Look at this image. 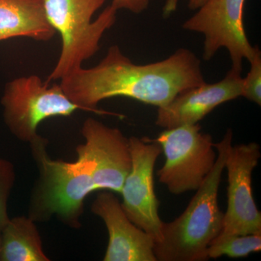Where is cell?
<instances>
[{
	"instance_id": "1",
	"label": "cell",
	"mask_w": 261,
	"mask_h": 261,
	"mask_svg": "<svg viewBox=\"0 0 261 261\" xmlns=\"http://www.w3.org/2000/svg\"><path fill=\"white\" fill-rule=\"evenodd\" d=\"M205 83L201 61L190 49L180 48L163 61L137 65L118 45L110 47L93 68L82 67L60 81L72 102L82 111L97 114H113L97 108L109 98H132L162 108L178 94Z\"/></svg>"
},
{
	"instance_id": "2",
	"label": "cell",
	"mask_w": 261,
	"mask_h": 261,
	"mask_svg": "<svg viewBox=\"0 0 261 261\" xmlns=\"http://www.w3.org/2000/svg\"><path fill=\"white\" fill-rule=\"evenodd\" d=\"M29 144L39 176L31 195L29 217L37 222L56 216L66 226L80 228L84 200L97 190V162L92 150L87 144L79 145L76 160L69 163L51 159L48 141L42 136Z\"/></svg>"
},
{
	"instance_id": "3",
	"label": "cell",
	"mask_w": 261,
	"mask_h": 261,
	"mask_svg": "<svg viewBox=\"0 0 261 261\" xmlns=\"http://www.w3.org/2000/svg\"><path fill=\"white\" fill-rule=\"evenodd\" d=\"M232 130L215 144L218 151L214 168L197 189L186 210L177 219L163 223L161 240L154 243L157 261H205L207 249L223 228L224 213L220 210L218 192L230 147Z\"/></svg>"
},
{
	"instance_id": "4",
	"label": "cell",
	"mask_w": 261,
	"mask_h": 261,
	"mask_svg": "<svg viewBox=\"0 0 261 261\" xmlns=\"http://www.w3.org/2000/svg\"><path fill=\"white\" fill-rule=\"evenodd\" d=\"M105 2L44 0L48 21L62 39L61 54L47 82L61 81L72 74L99 50L103 34L116 23L118 11L109 5L92 21V17Z\"/></svg>"
},
{
	"instance_id": "5",
	"label": "cell",
	"mask_w": 261,
	"mask_h": 261,
	"mask_svg": "<svg viewBox=\"0 0 261 261\" xmlns=\"http://www.w3.org/2000/svg\"><path fill=\"white\" fill-rule=\"evenodd\" d=\"M5 124L22 142L39 137V123L53 117L71 116L82 110L59 84L50 85L37 75L18 77L5 85L1 99Z\"/></svg>"
},
{
	"instance_id": "6",
	"label": "cell",
	"mask_w": 261,
	"mask_h": 261,
	"mask_svg": "<svg viewBox=\"0 0 261 261\" xmlns=\"http://www.w3.org/2000/svg\"><path fill=\"white\" fill-rule=\"evenodd\" d=\"M154 142L166 158L158 171L159 181L173 195L197 190L217 158L213 137L202 133L198 123L165 129Z\"/></svg>"
},
{
	"instance_id": "7",
	"label": "cell",
	"mask_w": 261,
	"mask_h": 261,
	"mask_svg": "<svg viewBox=\"0 0 261 261\" xmlns=\"http://www.w3.org/2000/svg\"><path fill=\"white\" fill-rule=\"evenodd\" d=\"M245 0H207L196 14L182 25L184 29L201 33L205 37L203 55L210 61L221 48L229 53L231 68L243 71V62H250L255 50L244 27Z\"/></svg>"
},
{
	"instance_id": "8",
	"label": "cell",
	"mask_w": 261,
	"mask_h": 261,
	"mask_svg": "<svg viewBox=\"0 0 261 261\" xmlns=\"http://www.w3.org/2000/svg\"><path fill=\"white\" fill-rule=\"evenodd\" d=\"M128 140L132 168L122 187V208L134 224L158 243L161 240L163 221L160 218V202L154 193L153 172L162 148L147 138L132 137Z\"/></svg>"
},
{
	"instance_id": "9",
	"label": "cell",
	"mask_w": 261,
	"mask_h": 261,
	"mask_svg": "<svg viewBox=\"0 0 261 261\" xmlns=\"http://www.w3.org/2000/svg\"><path fill=\"white\" fill-rule=\"evenodd\" d=\"M255 142L232 145L225 168L228 175V205L219 236L261 234V214L252 195V175L260 159Z\"/></svg>"
},
{
	"instance_id": "10",
	"label": "cell",
	"mask_w": 261,
	"mask_h": 261,
	"mask_svg": "<svg viewBox=\"0 0 261 261\" xmlns=\"http://www.w3.org/2000/svg\"><path fill=\"white\" fill-rule=\"evenodd\" d=\"M242 72L231 68L219 82H205L178 94L167 106L159 108L156 125L169 129L198 123L220 105L242 96Z\"/></svg>"
},
{
	"instance_id": "11",
	"label": "cell",
	"mask_w": 261,
	"mask_h": 261,
	"mask_svg": "<svg viewBox=\"0 0 261 261\" xmlns=\"http://www.w3.org/2000/svg\"><path fill=\"white\" fill-rule=\"evenodd\" d=\"M92 211L103 220L109 233L103 260L157 261L154 238L128 219L112 192H100L92 203Z\"/></svg>"
},
{
	"instance_id": "12",
	"label": "cell",
	"mask_w": 261,
	"mask_h": 261,
	"mask_svg": "<svg viewBox=\"0 0 261 261\" xmlns=\"http://www.w3.org/2000/svg\"><path fill=\"white\" fill-rule=\"evenodd\" d=\"M82 134L97 162L94 174L97 190L121 193L132 168L129 140L118 128L92 118L84 122Z\"/></svg>"
},
{
	"instance_id": "13",
	"label": "cell",
	"mask_w": 261,
	"mask_h": 261,
	"mask_svg": "<svg viewBox=\"0 0 261 261\" xmlns=\"http://www.w3.org/2000/svg\"><path fill=\"white\" fill-rule=\"evenodd\" d=\"M44 0H0V42L25 37L48 42L56 35L46 16Z\"/></svg>"
},
{
	"instance_id": "14",
	"label": "cell",
	"mask_w": 261,
	"mask_h": 261,
	"mask_svg": "<svg viewBox=\"0 0 261 261\" xmlns=\"http://www.w3.org/2000/svg\"><path fill=\"white\" fill-rule=\"evenodd\" d=\"M35 221L25 216L10 219L2 230L0 261H49Z\"/></svg>"
},
{
	"instance_id": "15",
	"label": "cell",
	"mask_w": 261,
	"mask_h": 261,
	"mask_svg": "<svg viewBox=\"0 0 261 261\" xmlns=\"http://www.w3.org/2000/svg\"><path fill=\"white\" fill-rule=\"evenodd\" d=\"M260 250L261 234L218 236L207 249V256L209 259L219 258L223 255L239 258Z\"/></svg>"
},
{
	"instance_id": "16",
	"label": "cell",
	"mask_w": 261,
	"mask_h": 261,
	"mask_svg": "<svg viewBox=\"0 0 261 261\" xmlns=\"http://www.w3.org/2000/svg\"><path fill=\"white\" fill-rule=\"evenodd\" d=\"M15 180V168L13 163L8 160L0 159V230H3L10 220L8 202Z\"/></svg>"
},
{
	"instance_id": "17",
	"label": "cell",
	"mask_w": 261,
	"mask_h": 261,
	"mask_svg": "<svg viewBox=\"0 0 261 261\" xmlns=\"http://www.w3.org/2000/svg\"><path fill=\"white\" fill-rule=\"evenodd\" d=\"M250 69L243 79L242 96L248 100L261 106V53L257 46L250 61Z\"/></svg>"
},
{
	"instance_id": "18",
	"label": "cell",
	"mask_w": 261,
	"mask_h": 261,
	"mask_svg": "<svg viewBox=\"0 0 261 261\" xmlns=\"http://www.w3.org/2000/svg\"><path fill=\"white\" fill-rule=\"evenodd\" d=\"M149 0H112V5L117 10H129L135 14H140L148 8Z\"/></svg>"
},
{
	"instance_id": "19",
	"label": "cell",
	"mask_w": 261,
	"mask_h": 261,
	"mask_svg": "<svg viewBox=\"0 0 261 261\" xmlns=\"http://www.w3.org/2000/svg\"><path fill=\"white\" fill-rule=\"evenodd\" d=\"M178 0H166L163 8V18H168L177 8Z\"/></svg>"
},
{
	"instance_id": "20",
	"label": "cell",
	"mask_w": 261,
	"mask_h": 261,
	"mask_svg": "<svg viewBox=\"0 0 261 261\" xmlns=\"http://www.w3.org/2000/svg\"><path fill=\"white\" fill-rule=\"evenodd\" d=\"M207 0H190L189 2V8L190 10H197L202 6Z\"/></svg>"
},
{
	"instance_id": "21",
	"label": "cell",
	"mask_w": 261,
	"mask_h": 261,
	"mask_svg": "<svg viewBox=\"0 0 261 261\" xmlns=\"http://www.w3.org/2000/svg\"><path fill=\"white\" fill-rule=\"evenodd\" d=\"M1 251H2V230H0V260H1Z\"/></svg>"
}]
</instances>
